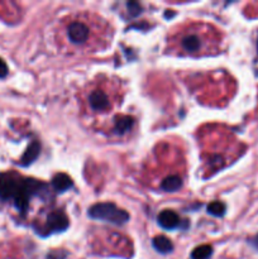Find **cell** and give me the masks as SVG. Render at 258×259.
<instances>
[{
    "label": "cell",
    "instance_id": "cell-1",
    "mask_svg": "<svg viewBox=\"0 0 258 259\" xmlns=\"http://www.w3.org/2000/svg\"><path fill=\"white\" fill-rule=\"evenodd\" d=\"M48 195V186L34 179H23L13 172L0 174V201L12 202L13 206L24 217L33 197Z\"/></svg>",
    "mask_w": 258,
    "mask_h": 259
},
{
    "label": "cell",
    "instance_id": "cell-2",
    "mask_svg": "<svg viewBox=\"0 0 258 259\" xmlns=\"http://www.w3.org/2000/svg\"><path fill=\"white\" fill-rule=\"evenodd\" d=\"M89 218L94 220L110 223L113 225H124L129 222L128 211L116 206L113 202H98L88 209Z\"/></svg>",
    "mask_w": 258,
    "mask_h": 259
},
{
    "label": "cell",
    "instance_id": "cell-3",
    "mask_svg": "<svg viewBox=\"0 0 258 259\" xmlns=\"http://www.w3.org/2000/svg\"><path fill=\"white\" fill-rule=\"evenodd\" d=\"M68 225H70V220H68L65 211L63 210H53L47 215L43 224L34 223L33 228L38 235L48 237L53 233H63L65 230H67Z\"/></svg>",
    "mask_w": 258,
    "mask_h": 259
},
{
    "label": "cell",
    "instance_id": "cell-4",
    "mask_svg": "<svg viewBox=\"0 0 258 259\" xmlns=\"http://www.w3.org/2000/svg\"><path fill=\"white\" fill-rule=\"evenodd\" d=\"M90 29L88 25L82 22H72L68 24L67 37L73 45H83L89 39Z\"/></svg>",
    "mask_w": 258,
    "mask_h": 259
},
{
    "label": "cell",
    "instance_id": "cell-5",
    "mask_svg": "<svg viewBox=\"0 0 258 259\" xmlns=\"http://www.w3.org/2000/svg\"><path fill=\"white\" fill-rule=\"evenodd\" d=\"M157 223L164 230H175L182 227V220L174 210H162L157 217Z\"/></svg>",
    "mask_w": 258,
    "mask_h": 259
},
{
    "label": "cell",
    "instance_id": "cell-6",
    "mask_svg": "<svg viewBox=\"0 0 258 259\" xmlns=\"http://www.w3.org/2000/svg\"><path fill=\"white\" fill-rule=\"evenodd\" d=\"M88 103L91 110L105 111L110 108V100L103 90H94L89 94Z\"/></svg>",
    "mask_w": 258,
    "mask_h": 259
},
{
    "label": "cell",
    "instance_id": "cell-7",
    "mask_svg": "<svg viewBox=\"0 0 258 259\" xmlns=\"http://www.w3.org/2000/svg\"><path fill=\"white\" fill-rule=\"evenodd\" d=\"M40 153V143L38 141H33L32 143L28 146V148L25 149L24 154L22 156V158L19 159L18 164L22 167H28L38 158Z\"/></svg>",
    "mask_w": 258,
    "mask_h": 259
},
{
    "label": "cell",
    "instance_id": "cell-8",
    "mask_svg": "<svg viewBox=\"0 0 258 259\" xmlns=\"http://www.w3.org/2000/svg\"><path fill=\"white\" fill-rule=\"evenodd\" d=\"M51 185H52L55 192H57V194H63V192L72 189L73 181L67 174L60 172V174H57L55 177H53Z\"/></svg>",
    "mask_w": 258,
    "mask_h": 259
},
{
    "label": "cell",
    "instance_id": "cell-9",
    "mask_svg": "<svg viewBox=\"0 0 258 259\" xmlns=\"http://www.w3.org/2000/svg\"><path fill=\"white\" fill-rule=\"evenodd\" d=\"M134 124H136V119H134L133 116H119L115 120V123H114V134L124 136V134L128 133V132H131L132 129H133Z\"/></svg>",
    "mask_w": 258,
    "mask_h": 259
},
{
    "label": "cell",
    "instance_id": "cell-10",
    "mask_svg": "<svg viewBox=\"0 0 258 259\" xmlns=\"http://www.w3.org/2000/svg\"><path fill=\"white\" fill-rule=\"evenodd\" d=\"M152 245L153 248L156 249V252H158L159 254H169V253L174 252L175 247H174V243L168 239L167 237L164 235H157V237L153 238L152 240Z\"/></svg>",
    "mask_w": 258,
    "mask_h": 259
},
{
    "label": "cell",
    "instance_id": "cell-11",
    "mask_svg": "<svg viewBox=\"0 0 258 259\" xmlns=\"http://www.w3.org/2000/svg\"><path fill=\"white\" fill-rule=\"evenodd\" d=\"M181 48L187 53H195L201 48V39L196 34H187L181 39Z\"/></svg>",
    "mask_w": 258,
    "mask_h": 259
},
{
    "label": "cell",
    "instance_id": "cell-12",
    "mask_svg": "<svg viewBox=\"0 0 258 259\" xmlns=\"http://www.w3.org/2000/svg\"><path fill=\"white\" fill-rule=\"evenodd\" d=\"M182 187V180L177 175H172V176H167L163 181L161 182V190L164 192H176Z\"/></svg>",
    "mask_w": 258,
    "mask_h": 259
},
{
    "label": "cell",
    "instance_id": "cell-13",
    "mask_svg": "<svg viewBox=\"0 0 258 259\" xmlns=\"http://www.w3.org/2000/svg\"><path fill=\"white\" fill-rule=\"evenodd\" d=\"M212 247L210 244H202L191 252V259H210L212 255Z\"/></svg>",
    "mask_w": 258,
    "mask_h": 259
},
{
    "label": "cell",
    "instance_id": "cell-14",
    "mask_svg": "<svg viewBox=\"0 0 258 259\" xmlns=\"http://www.w3.org/2000/svg\"><path fill=\"white\" fill-rule=\"evenodd\" d=\"M206 211L209 215H212L215 218H223L227 211V205L222 201L210 202L206 207Z\"/></svg>",
    "mask_w": 258,
    "mask_h": 259
},
{
    "label": "cell",
    "instance_id": "cell-15",
    "mask_svg": "<svg viewBox=\"0 0 258 259\" xmlns=\"http://www.w3.org/2000/svg\"><path fill=\"white\" fill-rule=\"evenodd\" d=\"M126 10H128V14L131 15L132 18H137L142 14L143 12V8L139 3L137 2H128L126 3Z\"/></svg>",
    "mask_w": 258,
    "mask_h": 259
},
{
    "label": "cell",
    "instance_id": "cell-16",
    "mask_svg": "<svg viewBox=\"0 0 258 259\" xmlns=\"http://www.w3.org/2000/svg\"><path fill=\"white\" fill-rule=\"evenodd\" d=\"M67 257V252L66 250H52L47 254L46 259H66Z\"/></svg>",
    "mask_w": 258,
    "mask_h": 259
},
{
    "label": "cell",
    "instance_id": "cell-17",
    "mask_svg": "<svg viewBox=\"0 0 258 259\" xmlns=\"http://www.w3.org/2000/svg\"><path fill=\"white\" fill-rule=\"evenodd\" d=\"M9 73V68L8 65L5 63V61L3 58H0V78H5Z\"/></svg>",
    "mask_w": 258,
    "mask_h": 259
},
{
    "label": "cell",
    "instance_id": "cell-18",
    "mask_svg": "<svg viewBox=\"0 0 258 259\" xmlns=\"http://www.w3.org/2000/svg\"><path fill=\"white\" fill-rule=\"evenodd\" d=\"M249 244L252 245V247L254 248V249L258 250V234H255L254 237L250 238V239H249Z\"/></svg>",
    "mask_w": 258,
    "mask_h": 259
},
{
    "label": "cell",
    "instance_id": "cell-19",
    "mask_svg": "<svg viewBox=\"0 0 258 259\" xmlns=\"http://www.w3.org/2000/svg\"><path fill=\"white\" fill-rule=\"evenodd\" d=\"M257 56H258V39H257Z\"/></svg>",
    "mask_w": 258,
    "mask_h": 259
}]
</instances>
